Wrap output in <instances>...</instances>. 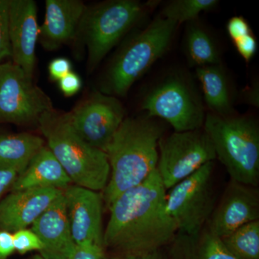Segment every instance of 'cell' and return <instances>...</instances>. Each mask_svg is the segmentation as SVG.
Segmentation results:
<instances>
[{"instance_id": "836d02e7", "label": "cell", "mask_w": 259, "mask_h": 259, "mask_svg": "<svg viewBox=\"0 0 259 259\" xmlns=\"http://www.w3.org/2000/svg\"><path fill=\"white\" fill-rule=\"evenodd\" d=\"M18 176L13 170L0 169V201L6 191L11 189Z\"/></svg>"}, {"instance_id": "cb8c5ba5", "label": "cell", "mask_w": 259, "mask_h": 259, "mask_svg": "<svg viewBox=\"0 0 259 259\" xmlns=\"http://www.w3.org/2000/svg\"><path fill=\"white\" fill-rule=\"evenodd\" d=\"M219 3L217 0H173L165 5L162 18L180 23L195 21L203 12L214 9Z\"/></svg>"}, {"instance_id": "83f0119b", "label": "cell", "mask_w": 259, "mask_h": 259, "mask_svg": "<svg viewBox=\"0 0 259 259\" xmlns=\"http://www.w3.org/2000/svg\"><path fill=\"white\" fill-rule=\"evenodd\" d=\"M233 42L240 55L247 62L251 60L256 54L258 44L253 32L241 37Z\"/></svg>"}, {"instance_id": "7a4b0ae2", "label": "cell", "mask_w": 259, "mask_h": 259, "mask_svg": "<svg viewBox=\"0 0 259 259\" xmlns=\"http://www.w3.org/2000/svg\"><path fill=\"white\" fill-rule=\"evenodd\" d=\"M163 132L157 118L146 115L127 117L122 122L105 150L110 175L102 197L107 208L121 194L156 171Z\"/></svg>"}, {"instance_id": "8992f818", "label": "cell", "mask_w": 259, "mask_h": 259, "mask_svg": "<svg viewBox=\"0 0 259 259\" xmlns=\"http://www.w3.org/2000/svg\"><path fill=\"white\" fill-rule=\"evenodd\" d=\"M151 4L137 0H110L87 8L74 41L88 51V72L92 73L111 49L141 20Z\"/></svg>"}, {"instance_id": "ac0fdd59", "label": "cell", "mask_w": 259, "mask_h": 259, "mask_svg": "<svg viewBox=\"0 0 259 259\" xmlns=\"http://www.w3.org/2000/svg\"><path fill=\"white\" fill-rule=\"evenodd\" d=\"M71 185V179L51 150L45 146L32 158L26 168L18 175L10 190L16 192L41 188L64 190Z\"/></svg>"}, {"instance_id": "603a6c76", "label": "cell", "mask_w": 259, "mask_h": 259, "mask_svg": "<svg viewBox=\"0 0 259 259\" xmlns=\"http://www.w3.org/2000/svg\"><path fill=\"white\" fill-rule=\"evenodd\" d=\"M221 240L237 259H259V221L241 227Z\"/></svg>"}, {"instance_id": "8fae6325", "label": "cell", "mask_w": 259, "mask_h": 259, "mask_svg": "<svg viewBox=\"0 0 259 259\" xmlns=\"http://www.w3.org/2000/svg\"><path fill=\"white\" fill-rule=\"evenodd\" d=\"M65 114L81 139L104 152L125 118V110L117 97L100 91L90 94Z\"/></svg>"}, {"instance_id": "ba28073f", "label": "cell", "mask_w": 259, "mask_h": 259, "mask_svg": "<svg viewBox=\"0 0 259 259\" xmlns=\"http://www.w3.org/2000/svg\"><path fill=\"white\" fill-rule=\"evenodd\" d=\"M213 169L214 161L206 163L166 193L167 212L179 233L196 234L207 225L216 205Z\"/></svg>"}, {"instance_id": "d590c367", "label": "cell", "mask_w": 259, "mask_h": 259, "mask_svg": "<svg viewBox=\"0 0 259 259\" xmlns=\"http://www.w3.org/2000/svg\"><path fill=\"white\" fill-rule=\"evenodd\" d=\"M32 259H54V258H46V257L42 256V255L40 254H37L34 255L33 258Z\"/></svg>"}, {"instance_id": "44dd1931", "label": "cell", "mask_w": 259, "mask_h": 259, "mask_svg": "<svg viewBox=\"0 0 259 259\" xmlns=\"http://www.w3.org/2000/svg\"><path fill=\"white\" fill-rule=\"evenodd\" d=\"M45 146V140L28 133L0 134V169L21 174L36 153Z\"/></svg>"}, {"instance_id": "30bf717a", "label": "cell", "mask_w": 259, "mask_h": 259, "mask_svg": "<svg viewBox=\"0 0 259 259\" xmlns=\"http://www.w3.org/2000/svg\"><path fill=\"white\" fill-rule=\"evenodd\" d=\"M53 110L49 97L21 68L12 61L0 64V122L38 125Z\"/></svg>"}, {"instance_id": "d6a6232c", "label": "cell", "mask_w": 259, "mask_h": 259, "mask_svg": "<svg viewBox=\"0 0 259 259\" xmlns=\"http://www.w3.org/2000/svg\"><path fill=\"white\" fill-rule=\"evenodd\" d=\"M110 259H168L163 249L155 250L134 254L112 255Z\"/></svg>"}, {"instance_id": "ffe728a7", "label": "cell", "mask_w": 259, "mask_h": 259, "mask_svg": "<svg viewBox=\"0 0 259 259\" xmlns=\"http://www.w3.org/2000/svg\"><path fill=\"white\" fill-rule=\"evenodd\" d=\"M196 74L211 113L223 117L235 115L229 83L221 64L196 68Z\"/></svg>"}, {"instance_id": "9a60e30c", "label": "cell", "mask_w": 259, "mask_h": 259, "mask_svg": "<svg viewBox=\"0 0 259 259\" xmlns=\"http://www.w3.org/2000/svg\"><path fill=\"white\" fill-rule=\"evenodd\" d=\"M61 193L62 190L54 188L11 192L0 201V231L13 233L26 229Z\"/></svg>"}, {"instance_id": "5bb4252c", "label": "cell", "mask_w": 259, "mask_h": 259, "mask_svg": "<svg viewBox=\"0 0 259 259\" xmlns=\"http://www.w3.org/2000/svg\"><path fill=\"white\" fill-rule=\"evenodd\" d=\"M36 3L32 0H9V29L12 59L29 77L35 66L38 40Z\"/></svg>"}, {"instance_id": "7c38bea8", "label": "cell", "mask_w": 259, "mask_h": 259, "mask_svg": "<svg viewBox=\"0 0 259 259\" xmlns=\"http://www.w3.org/2000/svg\"><path fill=\"white\" fill-rule=\"evenodd\" d=\"M62 191L75 244L104 247L102 194L76 185H69Z\"/></svg>"}, {"instance_id": "f1b7e54d", "label": "cell", "mask_w": 259, "mask_h": 259, "mask_svg": "<svg viewBox=\"0 0 259 259\" xmlns=\"http://www.w3.org/2000/svg\"><path fill=\"white\" fill-rule=\"evenodd\" d=\"M227 30L233 42L252 33L249 24L241 16L233 17L230 19L227 24Z\"/></svg>"}, {"instance_id": "52a82bcc", "label": "cell", "mask_w": 259, "mask_h": 259, "mask_svg": "<svg viewBox=\"0 0 259 259\" xmlns=\"http://www.w3.org/2000/svg\"><path fill=\"white\" fill-rule=\"evenodd\" d=\"M141 109L148 117L166 120L175 132L203 127L205 113L197 89L185 74L174 73L148 92Z\"/></svg>"}, {"instance_id": "484cf974", "label": "cell", "mask_w": 259, "mask_h": 259, "mask_svg": "<svg viewBox=\"0 0 259 259\" xmlns=\"http://www.w3.org/2000/svg\"><path fill=\"white\" fill-rule=\"evenodd\" d=\"M13 235L15 250L22 254L32 250L40 252L44 248L42 242L31 229L20 230L13 233Z\"/></svg>"}, {"instance_id": "4316f807", "label": "cell", "mask_w": 259, "mask_h": 259, "mask_svg": "<svg viewBox=\"0 0 259 259\" xmlns=\"http://www.w3.org/2000/svg\"><path fill=\"white\" fill-rule=\"evenodd\" d=\"M66 259H110L103 246L95 244L75 245Z\"/></svg>"}, {"instance_id": "3957f363", "label": "cell", "mask_w": 259, "mask_h": 259, "mask_svg": "<svg viewBox=\"0 0 259 259\" xmlns=\"http://www.w3.org/2000/svg\"><path fill=\"white\" fill-rule=\"evenodd\" d=\"M38 125L48 148L72 184L95 192L105 190L110 175L106 153L81 139L65 113L54 110L46 112Z\"/></svg>"}, {"instance_id": "9c48e42d", "label": "cell", "mask_w": 259, "mask_h": 259, "mask_svg": "<svg viewBox=\"0 0 259 259\" xmlns=\"http://www.w3.org/2000/svg\"><path fill=\"white\" fill-rule=\"evenodd\" d=\"M158 149L156 171L166 190L216 159L212 141L202 127L163 136Z\"/></svg>"}, {"instance_id": "6da1fadb", "label": "cell", "mask_w": 259, "mask_h": 259, "mask_svg": "<svg viewBox=\"0 0 259 259\" xmlns=\"http://www.w3.org/2000/svg\"><path fill=\"white\" fill-rule=\"evenodd\" d=\"M166 190L157 171L121 194L108 207L110 214L103 245L113 255L163 249L178 230L167 212Z\"/></svg>"}, {"instance_id": "1f68e13d", "label": "cell", "mask_w": 259, "mask_h": 259, "mask_svg": "<svg viewBox=\"0 0 259 259\" xmlns=\"http://www.w3.org/2000/svg\"><path fill=\"white\" fill-rule=\"evenodd\" d=\"M14 251L13 233L0 231V259L8 258Z\"/></svg>"}, {"instance_id": "7402d4cb", "label": "cell", "mask_w": 259, "mask_h": 259, "mask_svg": "<svg viewBox=\"0 0 259 259\" xmlns=\"http://www.w3.org/2000/svg\"><path fill=\"white\" fill-rule=\"evenodd\" d=\"M185 49L191 66L221 64V54L214 39L196 20L189 23L186 30Z\"/></svg>"}, {"instance_id": "d4e9b609", "label": "cell", "mask_w": 259, "mask_h": 259, "mask_svg": "<svg viewBox=\"0 0 259 259\" xmlns=\"http://www.w3.org/2000/svg\"><path fill=\"white\" fill-rule=\"evenodd\" d=\"M9 29V0H0V64L11 57Z\"/></svg>"}, {"instance_id": "4dcf8cb0", "label": "cell", "mask_w": 259, "mask_h": 259, "mask_svg": "<svg viewBox=\"0 0 259 259\" xmlns=\"http://www.w3.org/2000/svg\"><path fill=\"white\" fill-rule=\"evenodd\" d=\"M71 61L66 58H57L51 61L49 65V72L51 79L54 81H59L66 74L71 71Z\"/></svg>"}, {"instance_id": "e0dca14e", "label": "cell", "mask_w": 259, "mask_h": 259, "mask_svg": "<svg viewBox=\"0 0 259 259\" xmlns=\"http://www.w3.org/2000/svg\"><path fill=\"white\" fill-rule=\"evenodd\" d=\"M31 230L44 245L40 254L46 258L66 259L75 243L66 212L62 193L49 208L32 223Z\"/></svg>"}, {"instance_id": "e575fe53", "label": "cell", "mask_w": 259, "mask_h": 259, "mask_svg": "<svg viewBox=\"0 0 259 259\" xmlns=\"http://www.w3.org/2000/svg\"><path fill=\"white\" fill-rule=\"evenodd\" d=\"M245 101L253 105L258 107V84L255 83L250 89H248L244 95Z\"/></svg>"}, {"instance_id": "f546056e", "label": "cell", "mask_w": 259, "mask_h": 259, "mask_svg": "<svg viewBox=\"0 0 259 259\" xmlns=\"http://www.w3.org/2000/svg\"><path fill=\"white\" fill-rule=\"evenodd\" d=\"M59 86L66 97H72L77 94L82 87V81L77 74L72 71L59 80Z\"/></svg>"}, {"instance_id": "4fadbf2b", "label": "cell", "mask_w": 259, "mask_h": 259, "mask_svg": "<svg viewBox=\"0 0 259 259\" xmlns=\"http://www.w3.org/2000/svg\"><path fill=\"white\" fill-rule=\"evenodd\" d=\"M257 221H259L258 187L231 180L206 227L213 234L222 238Z\"/></svg>"}, {"instance_id": "d6986e66", "label": "cell", "mask_w": 259, "mask_h": 259, "mask_svg": "<svg viewBox=\"0 0 259 259\" xmlns=\"http://www.w3.org/2000/svg\"><path fill=\"white\" fill-rule=\"evenodd\" d=\"M169 245L168 259H237L206 226L194 235L177 233Z\"/></svg>"}, {"instance_id": "277c9868", "label": "cell", "mask_w": 259, "mask_h": 259, "mask_svg": "<svg viewBox=\"0 0 259 259\" xmlns=\"http://www.w3.org/2000/svg\"><path fill=\"white\" fill-rule=\"evenodd\" d=\"M177 26L175 22L159 16L133 33L112 58L99 91L125 97L133 84L168 50Z\"/></svg>"}, {"instance_id": "2e32d148", "label": "cell", "mask_w": 259, "mask_h": 259, "mask_svg": "<svg viewBox=\"0 0 259 259\" xmlns=\"http://www.w3.org/2000/svg\"><path fill=\"white\" fill-rule=\"evenodd\" d=\"M87 7L79 0H47L45 20L39 28L38 40L47 51L74 41Z\"/></svg>"}, {"instance_id": "5b68a950", "label": "cell", "mask_w": 259, "mask_h": 259, "mask_svg": "<svg viewBox=\"0 0 259 259\" xmlns=\"http://www.w3.org/2000/svg\"><path fill=\"white\" fill-rule=\"evenodd\" d=\"M202 128L212 141L218 158L231 180L258 187L259 127L250 116H219L209 112Z\"/></svg>"}]
</instances>
